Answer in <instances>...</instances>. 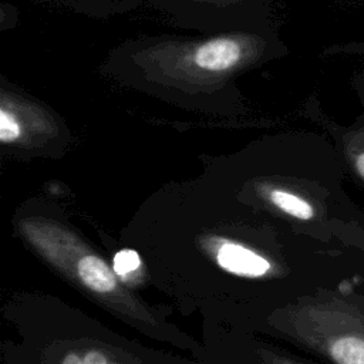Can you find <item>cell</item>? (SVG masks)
<instances>
[{
	"label": "cell",
	"mask_w": 364,
	"mask_h": 364,
	"mask_svg": "<svg viewBox=\"0 0 364 364\" xmlns=\"http://www.w3.org/2000/svg\"><path fill=\"white\" fill-rule=\"evenodd\" d=\"M274 27L215 34H148L111 47L98 71L114 84L188 109L235 114L243 94L237 80L282 58Z\"/></svg>",
	"instance_id": "obj_1"
},
{
	"label": "cell",
	"mask_w": 364,
	"mask_h": 364,
	"mask_svg": "<svg viewBox=\"0 0 364 364\" xmlns=\"http://www.w3.org/2000/svg\"><path fill=\"white\" fill-rule=\"evenodd\" d=\"M175 26L200 34L273 27L276 0H142Z\"/></svg>",
	"instance_id": "obj_2"
},
{
	"label": "cell",
	"mask_w": 364,
	"mask_h": 364,
	"mask_svg": "<svg viewBox=\"0 0 364 364\" xmlns=\"http://www.w3.org/2000/svg\"><path fill=\"white\" fill-rule=\"evenodd\" d=\"M218 263L225 270L243 276H262L270 267L264 257L236 243H225L218 250Z\"/></svg>",
	"instance_id": "obj_3"
},
{
	"label": "cell",
	"mask_w": 364,
	"mask_h": 364,
	"mask_svg": "<svg viewBox=\"0 0 364 364\" xmlns=\"http://www.w3.org/2000/svg\"><path fill=\"white\" fill-rule=\"evenodd\" d=\"M70 10L92 17L109 18L131 13L144 6L142 0H57Z\"/></svg>",
	"instance_id": "obj_4"
},
{
	"label": "cell",
	"mask_w": 364,
	"mask_h": 364,
	"mask_svg": "<svg viewBox=\"0 0 364 364\" xmlns=\"http://www.w3.org/2000/svg\"><path fill=\"white\" fill-rule=\"evenodd\" d=\"M80 279L98 293H108L115 289V279L109 267L97 256H84L78 263Z\"/></svg>",
	"instance_id": "obj_5"
},
{
	"label": "cell",
	"mask_w": 364,
	"mask_h": 364,
	"mask_svg": "<svg viewBox=\"0 0 364 364\" xmlns=\"http://www.w3.org/2000/svg\"><path fill=\"white\" fill-rule=\"evenodd\" d=\"M328 353L336 364H364V336L358 333L340 336L330 344Z\"/></svg>",
	"instance_id": "obj_6"
},
{
	"label": "cell",
	"mask_w": 364,
	"mask_h": 364,
	"mask_svg": "<svg viewBox=\"0 0 364 364\" xmlns=\"http://www.w3.org/2000/svg\"><path fill=\"white\" fill-rule=\"evenodd\" d=\"M273 203L280 208L283 212L301 219V220H309L314 216V209L313 206L304 200L303 198L284 192V191H273L270 195Z\"/></svg>",
	"instance_id": "obj_7"
},
{
	"label": "cell",
	"mask_w": 364,
	"mask_h": 364,
	"mask_svg": "<svg viewBox=\"0 0 364 364\" xmlns=\"http://www.w3.org/2000/svg\"><path fill=\"white\" fill-rule=\"evenodd\" d=\"M139 263L141 260L138 253L129 249L121 250L114 256V270L117 274H121V276L138 269Z\"/></svg>",
	"instance_id": "obj_8"
},
{
	"label": "cell",
	"mask_w": 364,
	"mask_h": 364,
	"mask_svg": "<svg viewBox=\"0 0 364 364\" xmlns=\"http://www.w3.org/2000/svg\"><path fill=\"white\" fill-rule=\"evenodd\" d=\"M353 164H354V168H355L357 173L360 175V178L364 179V149H361L357 154H354Z\"/></svg>",
	"instance_id": "obj_9"
},
{
	"label": "cell",
	"mask_w": 364,
	"mask_h": 364,
	"mask_svg": "<svg viewBox=\"0 0 364 364\" xmlns=\"http://www.w3.org/2000/svg\"><path fill=\"white\" fill-rule=\"evenodd\" d=\"M85 364H107L105 357L98 351H90L84 357Z\"/></svg>",
	"instance_id": "obj_10"
},
{
	"label": "cell",
	"mask_w": 364,
	"mask_h": 364,
	"mask_svg": "<svg viewBox=\"0 0 364 364\" xmlns=\"http://www.w3.org/2000/svg\"><path fill=\"white\" fill-rule=\"evenodd\" d=\"M61 364H85V361H84V358H80L74 354H70L64 358V361Z\"/></svg>",
	"instance_id": "obj_11"
}]
</instances>
